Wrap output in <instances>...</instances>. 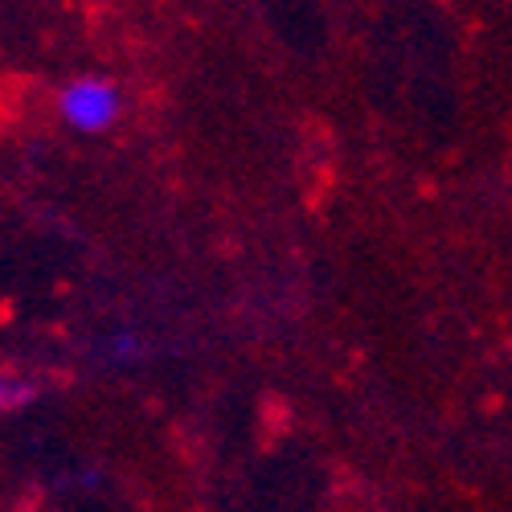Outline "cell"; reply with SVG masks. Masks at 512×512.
Returning <instances> with one entry per match:
<instances>
[{"label": "cell", "mask_w": 512, "mask_h": 512, "mask_svg": "<svg viewBox=\"0 0 512 512\" xmlns=\"http://www.w3.org/2000/svg\"><path fill=\"white\" fill-rule=\"evenodd\" d=\"M17 398H21V394H17V390H13V381H9V377H5V373H0V410H5V406H13V402H17Z\"/></svg>", "instance_id": "obj_2"}, {"label": "cell", "mask_w": 512, "mask_h": 512, "mask_svg": "<svg viewBox=\"0 0 512 512\" xmlns=\"http://www.w3.org/2000/svg\"><path fill=\"white\" fill-rule=\"evenodd\" d=\"M115 87L111 82H99V78H78L62 91V115L74 123V127H87V132H99L115 119Z\"/></svg>", "instance_id": "obj_1"}]
</instances>
